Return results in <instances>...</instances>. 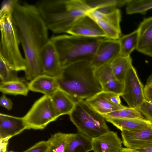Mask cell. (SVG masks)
<instances>
[{
    "mask_svg": "<svg viewBox=\"0 0 152 152\" xmlns=\"http://www.w3.org/2000/svg\"><path fill=\"white\" fill-rule=\"evenodd\" d=\"M26 64V78L31 80L42 74L41 50L48 42V28L35 5L17 0L12 13Z\"/></svg>",
    "mask_w": 152,
    "mask_h": 152,
    "instance_id": "cell-1",
    "label": "cell"
},
{
    "mask_svg": "<svg viewBox=\"0 0 152 152\" xmlns=\"http://www.w3.org/2000/svg\"><path fill=\"white\" fill-rule=\"evenodd\" d=\"M35 5L48 29L55 34L67 33L91 10L85 0H42Z\"/></svg>",
    "mask_w": 152,
    "mask_h": 152,
    "instance_id": "cell-2",
    "label": "cell"
},
{
    "mask_svg": "<svg viewBox=\"0 0 152 152\" xmlns=\"http://www.w3.org/2000/svg\"><path fill=\"white\" fill-rule=\"evenodd\" d=\"M95 68L87 61L76 62L63 69L56 78L59 89L75 102L91 97L102 91L95 73Z\"/></svg>",
    "mask_w": 152,
    "mask_h": 152,
    "instance_id": "cell-3",
    "label": "cell"
},
{
    "mask_svg": "<svg viewBox=\"0 0 152 152\" xmlns=\"http://www.w3.org/2000/svg\"><path fill=\"white\" fill-rule=\"evenodd\" d=\"M101 39L66 34L53 36L50 39L57 52L63 69L79 62H90Z\"/></svg>",
    "mask_w": 152,
    "mask_h": 152,
    "instance_id": "cell-4",
    "label": "cell"
},
{
    "mask_svg": "<svg viewBox=\"0 0 152 152\" xmlns=\"http://www.w3.org/2000/svg\"><path fill=\"white\" fill-rule=\"evenodd\" d=\"M0 56L12 69L17 72H25L26 62L19 49L20 42L12 13L0 14Z\"/></svg>",
    "mask_w": 152,
    "mask_h": 152,
    "instance_id": "cell-5",
    "label": "cell"
},
{
    "mask_svg": "<svg viewBox=\"0 0 152 152\" xmlns=\"http://www.w3.org/2000/svg\"><path fill=\"white\" fill-rule=\"evenodd\" d=\"M69 115L78 132L91 140L110 131L104 117L84 100L75 102Z\"/></svg>",
    "mask_w": 152,
    "mask_h": 152,
    "instance_id": "cell-6",
    "label": "cell"
},
{
    "mask_svg": "<svg viewBox=\"0 0 152 152\" xmlns=\"http://www.w3.org/2000/svg\"><path fill=\"white\" fill-rule=\"evenodd\" d=\"M26 129H42L58 118L50 97L44 95L36 101L23 117Z\"/></svg>",
    "mask_w": 152,
    "mask_h": 152,
    "instance_id": "cell-7",
    "label": "cell"
},
{
    "mask_svg": "<svg viewBox=\"0 0 152 152\" xmlns=\"http://www.w3.org/2000/svg\"><path fill=\"white\" fill-rule=\"evenodd\" d=\"M124 82V88L121 96L129 107L137 109L145 99L143 86L132 65L127 72Z\"/></svg>",
    "mask_w": 152,
    "mask_h": 152,
    "instance_id": "cell-8",
    "label": "cell"
},
{
    "mask_svg": "<svg viewBox=\"0 0 152 152\" xmlns=\"http://www.w3.org/2000/svg\"><path fill=\"white\" fill-rule=\"evenodd\" d=\"M39 57L42 74L56 78L61 75L63 68L57 52L50 39L41 50Z\"/></svg>",
    "mask_w": 152,
    "mask_h": 152,
    "instance_id": "cell-9",
    "label": "cell"
},
{
    "mask_svg": "<svg viewBox=\"0 0 152 152\" xmlns=\"http://www.w3.org/2000/svg\"><path fill=\"white\" fill-rule=\"evenodd\" d=\"M120 55V47L118 39H102L90 63L96 69L110 63Z\"/></svg>",
    "mask_w": 152,
    "mask_h": 152,
    "instance_id": "cell-10",
    "label": "cell"
},
{
    "mask_svg": "<svg viewBox=\"0 0 152 152\" xmlns=\"http://www.w3.org/2000/svg\"><path fill=\"white\" fill-rule=\"evenodd\" d=\"M67 33L85 37H106L105 34L97 23L87 15L79 19Z\"/></svg>",
    "mask_w": 152,
    "mask_h": 152,
    "instance_id": "cell-11",
    "label": "cell"
},
{
    "mask_svg": "<svg viewBox=\"0 0 152 152\" xmlns=\"http://www.w3.org/2000/svg\"><path fill=\"white\" fill-rule=\"evenodd\" d=\"M121 131L122 142L126 148L134 149L152 148V127L137 132Z\"/></svg>",
    "mask_w": 152,
    "mask_h": 152,
    "instance_id": "cell-12",
    "label": "cell"
},
{
    "mask_svg": "<svg viewBox=\"0 0 152 152\" xmlns=\"http://www.w3.org/2000/svg\"><path fill=\"white\" fill-rule=\"evenodd\" d=\"M122 143L117 132L110 131L91 140L94 152H119Z\"/></svg>",
    "mask_w": 152,
    "mask_h": 152,
    "instance_id": "cell-13",
    "label": "cell"
},
{
    "mask_svg": "<svg viewBox=\"0 0 152 152\" xmlns=\"http://www.w3.org/2000/svg\"><path fill=\"white\" fill-rule=\"evenodd\" d=\"M26 129L23 118L0 114V140L9 139Z\"/></svg>",
    "mask_w": 152,
    "mask_h": 152,
    "instance_id": "cell-14",
    "label": "cell"
},
{
    "mask_svg": "<svg viewBox=\"0 0 152 152\" xmlns=\"http://www.w3.org/2000/svg\"><path fill=\"white\" fill-rule=\"evenodd\" d=\"M137 29L139 38L136 49L152 57V17L145 19Z\"/></svg>",
    "mask_w": 152,
    "mask_h": 152,
    "instance_id": "cell-15",
    "label": "cell"
},
{
    "mask_svg": "<svg viewBox=\"0 0 152 152\" xmlns=\"http://www.w3.org/2000/svg\"><path fill=\"white\" fill-rule=\"evenodd\" d=\"M29 90L50 97L59 89L56 78L45 74L39 75L28 83Z\"/></svg>",
    "mask_w": 152,
    "mask_h": 152,
    "instance_id": "cell-16",
    "label": "cell"
},
{
    "mask_svg": "<svg viewBox=\"0 0 152 152\" xmlns=\"http://www.w3.org/2000/svg\"><path fill=\"white\" fill-rule=\"evenodd\" d=\"M105 118L107 121L112 124L121 131L125 130L137 132L152 127V121L147 119L108 118Z\"/></svg>",
    "mask_w": 152,
    "mask_h": 152,
    "instance_id": "cell-17",
    "label": "cell"
},
{
    "mask_svg": "<svg viewBox=\"0 0 152 152\" xmlns=\"http://www.w3.org/2000/svg\"><path fill=\"white\" fill-rule=\"evenodd\" d=\"M85 101L92 108L102 115L126 107L123 105H118L114 104L106 97L102 91Z\"/></svg>",
    "mask_w": 152,
    "mask_h": 152,
    "instance_id": "cell-18",
    "label": "cell"
},
{
    "mask_svg": "<svg viewBox=\"0 0 152 152\" xmlns=\"http://www.w3.org/2000/svg\"><path fill=\"white\" fill-rule=\"evenodd\" d=\"M50 98L58 118L64 115H69L74 107L75 102L59 89Z\"/></svg>",
    "mask_w": 152,
    "mask_h": 152,
    "instance_id": "cell-19",
    "label": "cell"
},
{
    "mask_svg": "<svg viewBox=\"0 0 152 152\" xmlns=\"http://www.w3.org/2000/svg\"><path fill=\"white\" fill-rule=\"evenodd\" d=\"M75 133H56L47 140L48 148L46 152H65Z\"/></svg>",
    "mask_w": 152,
    "mask_h": 152,
    "instance_id": "cell-20",
    "label": "cell"
},
{
    "mask_svg": "<svg viewBox=\"0 0 152 152\" xmlns=\"http://www.w3.org/2000/svg\"><path fill=\"white\" fill-rule=\"evenodd\" d=\"M28 83L22 78L18 80L0 83V90L4 94L26 96L29 90Z\"/></svg>",
    "mask_w": 152,
    "mask_h": 152,
    "instance_id": "cell-21",
    "label": "cell"
},
{
    "mask_svg": "<svg viewBox=\"0 0 152 152\" xmlns=\"http://www.w3.org/2000/svg\"><path fill=\"white\" fill-rule=\"evenodd\" d=\"M132 61L130 56H125L120 55L110 62L112 69L116 79L124 81L127 72L132 65Z\"/></svg>",
    "mask_w": 152,
    "mask_h": 152,
    "instance_id": "cell-22",
    "label": "cell"
},
{
    "mask_svg": "<svg viewBox=\"0 0 152 152\" xmlns=\"http://www.w3.org/2000/svg\"><path fill=\"white\" fill-rule=\"evenodd\" d=\"M139 38V32L137 29L131 33L121 36L118 39L120 47V55L128 56L136 49Z\"/></svg>",
    "mask_w": 152,
    "mask_h": 152,
    "instance_id": "cell-23",
    "label": "cell"
},
{
    "mask_svg": "<svg viewBox=\"0 0 152 152\" xmlns=\"http://www.w3.org/2000/svg\"><path fill=\"white\" fill-rule=\"evenodd\" d=\"M91 151V139L78 132L75 133L65 152H89Z\"/></svg>",
    "mask_w": 152,
    "mask_h": 152,
    "instance_id": "cell-24",
    "label": "cell"
},
{
    "mask_svg": "<svg viewBox=\"0 0 152 152\" xmlns=\"http://www.w3.org/2000/svg\"><path fill=\"white\" fill-rule=\"evenodd\" d=\"M87 15L94 20H102L121 30L120 23L121 14L120 10L118 8L113 12L106 14H102L95 10H91Z\"/></svg>",
    "mask_w": 152,
    "mask_h": 152,
    "instance_id": "cell-25",
    "label": "cell"
},
{
    "mask_svg": "<svg viewBox=\"0 0 152 152\" xmlns=\"http://www.w3.org/2000/svg\"><path fill=\"white\" fill-rule=\"evenodd\" d=\"M102 115L104 118L147 119L137 109L127 107Z\"/></svg>",
    "mask_w": 152,
    "mask_h": 152,
    "instance_id": "cell-26",
    "label": "cell"
},
{
    "mask_svg": "<svg viewBox=\"0 0 152 152\" xmlns=\"http://www.w3.org/2000/svg\"><path fill=\"white\" fill-rule=\"evenodd\" d=\"M152 8V0H129L127 4L126 13L129 15L140 13L145 14Z\"/></svg>",
    "mask_w": 152,
    "mask_h": 152,
    "instance_id": "cell-27",
    "label": "cell"
},
{
    "mask_svg": "<svg viewBox=\"0 0 152 152\" xmlns=\"http://www.w3.org/2000/svg\"><path fill=\"white\" fill-rule=\"evenodd\" d=\"M95 73L102 85L110 80L116 79L110 63L105 64L95 69Z\"/></svg>",
    "mask_w": 152,
    "mask_h": 152,
    "instance_id": "cell-28",
    "label": "cell"
},
{
    "mask_svg": "<svg viewBox=\"0 0 152 152\" xmlns=\"http://www.w3.org/2000/svg\"><path fill=\"white\" fill-rule=\"evenodd\" d=\"M0 83L17 80L20 79L17 72L11 69L0 56Z\"/></svg>",
    "mask_w": 152,
    "mask_h": 152,
    "instance_id": "cell-29",
    "label": "cell"
},
{
    "mask_svg": "<svg viewBox=\"0 0 152 152\" xmlns=\"http://www.w3.org/2000/svg\"><path fill=\"white\" fill-rule=\"evenodd\" d=\"M94 20L105 34V38L118 39L121 37V30L113 26L101 19H97Z\"/></svg>",
    "mask_w": 152,
    "mask_h": 152,
    "instance_id": "cell-30",
    "label": "cell"
},
{
    "mask_svg": "<svg viewBox=\"0 0 152 152\" xmlns=\"http://www.w3.org/2000/svg\"><path fill=\"white\" fill-rule=\"evenodd\" d=\"M102 86V91L121 96L124 88V82L115 79L109 81Z\"/></svg>",
    "mask_w": 152,
    "mask_h": 152,
    "instance_id": "cell-31",
    "label": "cell"
},
{
    "mask_svg": "<svg viewBox=\"0 0 152 152\" xmlns=\"http://www.w3.org/2000/svg\"><path fill=\"white\" fill-rule=\"evenodd\" d=\"M137 109L147 119L152 121V104L145 100Z\"/></svg>",
    "mask_w": 152,
    "mask_h": 152,
    "instance_id": "cell-32",
    "label": "cell"
},
{
    "mask_svg": "<svg viewBox=\"0 0 152 152\" xmlns=\"http://www.w3.org/2000/svg\"><path fill=\"white\" fill-rule=\"evenodd\" d=\"M17 0H4L1 3L0 14L4 13H12Z\"/></svg>",
    "mask_w": 152,
    "mask_h": 152,
    "instance_id": "cell-33",
    "label": "cell"
},
{
    "mask_svg": "<svg viewBox=\"0 0 152 152\" xmlns=\"http://www.w3.org/2000/svg\"><path fill=\"white\" fill-rule=\"evenodd\" d=\"M48 141H42L22 152H46L48 148Z\"/></svg>",
    "mask_w": 152,
    "mask_h": 152,
    "instance_id": "cell-34",
    "label": "cell"
},
{
    "mask_svg": "<svg viewBox=\"0 0 152 152\" xmlns=\"http://www.w3.org/2000/svg\"><path fill=\"white\" fill-rule=\"evenodd\" d=\"M103 95L110 101L114 104L118 105H121L120 96L109 92L102 91Z\"/></svg>",
    "mask_w": 152,
    "mask_h": 152,
    "instance_id": "cell-35",
    "label": "cell"
},
{
    "mask_svg": "<svg viewBox=\"0 0 152 152\" xmlns=\"http://www.w3.org/2000/svg\"><path fill=\"white\" fill-rule=\"evenodd\" d=\"M0 105L8 110L12 108L13 104L11 100L7 98L5 94H3L0 98Z\"/></svg>",
    "mask_w": 152,
    "mask_h": 152,
    "instance_id": "cell-36",
    "label": "cell"
},
{
    "mask_svg": "<svg viewBox=\"0 0 152 152\" xmlns=\"http://www.w3.org/2000/svg\"><path fill=\"white\" fill-rule=\"evenodd\" d=\"M145 100L152 104V85L146 84L144 88Z\"/></svg>",
    "mask_w": 152,
    "mask_h": 152,
    "instance_id": "cell-37",
    "label": "cell"
},
{
    "mask_svg": "<svg viewBox=\"0 0 152 152\" xmlns=\"http://www.w3.org/2000/svg\"><path fill=\"white\" fill-rule=\"evenodd\" d=\"M8 138L0 140V152H7V148L8 144Z\"/></svg>",
    "mask_w": 152,
    "mask_h": 152,
    "instance_id": "cell-38",
    "label": "cell"
},
{
    "mask_svg": "<svg viewBox=\"0 0 152 152\" xmlns=\"http://www.w3.org/2000/svg\"><path fill=\"white\" fill-rule=\"evenodd\" d=\"M137 152H152V148L135 149Z\"/></svg>",
    "mask_w": 152,
    "mask_h": 152,
    "instance_id": "cell-39",
    "label": "cell"
},
{
    "mask_svg": "<svg viewBox=\"0 0 152 152\" xmlns=\"http://www.w3.org/2000/svg\"><path fill=\"white\" fill-rule=\"evenodd\" d=\"M119 152H137L135 149L128 148H123Z\"/></svg>",
    "mask_w": 152,
    "mask_h": 152,
    "instance_id": "cell-40",
    "label": "cell"
},
{
    "mask_svg": "<svg viewBox=\"0 0 152 152\" xmlns=\"http://www.w3.org/2000/svg\"><path fill=\"white\" fill-rule=\"evenodd\" d=\"M146 84L152 85V74L148 79L147 80Z\"/></svg>",
    "mask_w": 152,
    "mask_h": 152,
    "instance_id": "cell-41",
    "label": "cell"
},
{
    "mask_svg": "<svg viewBox=\"0 0 152 152\" xmlns=\"http://www.w3.org/2000/svg\"><path fill=\"white\" fill-rule=\"evenodd\" d=\"M7 152H14V151H7Z\"/></svg>",
    "mask_w": 152,
    "mask_h": 152,
    "instance_id": "cell-42",
    "label": "cell"
}]
</instances>
